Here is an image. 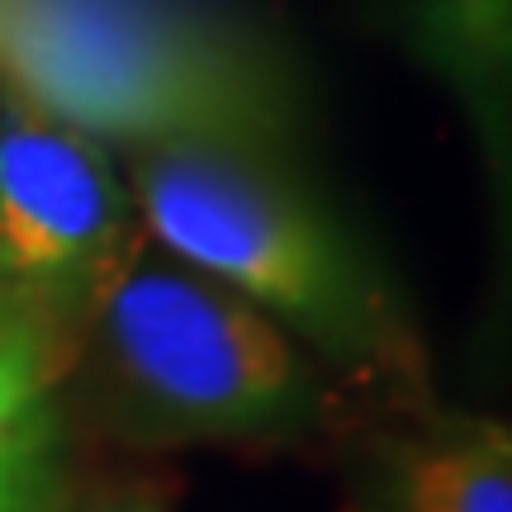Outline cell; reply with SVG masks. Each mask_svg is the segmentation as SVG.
I'll list each match as a JSON object with an SVG mask.
<instances>
[{
    "label": "cell",
    "instance_id": "obj_1",
    "mask_svg": "<svg viewBox=\"0 0 512 512\" xmlns=\"http://www.w3.org/2000/svg\"><path fill=\"white\" fill-rule=\"evenodd\" d=\"M0 81L133 152L275 157L299 124L285 67L185 0H0Z\"/></svg>",
    "mask_w": 512,
    "mask_h": 512
},
{
    "label": "cell",
    "instance_id": "obj_2",
    "mask_svg": "<svg viewBox=\"0 0 512 512\" xmlns=\"http://www.w3.org/2000/svg\"><path fill=\"white\" fill-rule=\"evenodd\" d=\"M128 195L157 252L242 294L294 342L370 370L413 366L375 266L275 157L147 147L133 152Z\"/></svg>",
    "mask_w": 512,
    "mask_h": 512
},
{
    "label": "cell",
    "instance_id": "obj_3",
    "mask_svg": "<svg viewBox=\"0 0 512 512\" xmlns=\"http://www.w3.org/2000/svg\"><path fill=\"white\" fill-rule=\"evenodd\" d=\"M147 247L81 337L114 408L147 437L176 441H252L309 427L323 394L299 342L228 285Z\"/></svg>",
    "mask_w": 512,
    "mask_h": 512
},
{
    "label": "cell",
    "instance_id": "obj_4",
    "mask_svg": "<svg viewBox=\"0 0 512 512\" xmlns=\"http://www.w3.org/2000/svg\"><path fill=\"white\" fill-rule=\"evenodd\" d=\"M143 242L110 147L0 81V309L72 361Z\"/></svg>",
    "mask_w": 512,
    "mask_h": 512
},
{
    "label": "cell",
    "instance_id": "obj_5",
    "mask_svg": "<svg viewBox=\"0 0 512 512\" xmlns=\"http://www.w3.org/2000/svg\"><path fill=\"white\" fill-rule=\"evenodd\" d=\"M389 512H512V432L503 418L446 413L389 451Z\"/></svg>",
    "mask_w": 512,
    "mask_h": 512
},
{
    "label": "cell",
    "instance_id": "obj_6",
    "mask_svg": "<svg viewBox=\"0 0 512 512\" xmlns=\"http://www.w3.org/2000/svg\"><path fill=\"white\" fill-rule=\"evenodd\" d=\"M67 361L0 309V512H34L57 446V380Z\"/></svg>",
    "mask_w": 512,
    "mask_h": 512
},
{
    "label": "cell",
    "instance_id": "obj_7",
    "mask_svg": "<svg viewBox=\"0 0 512 512\" xmlns=\"http://www.w3.org/2000/svg\"><path fill=\"white\" fill-rule=\"evenodd\" d=\"M418 38L465 100L494 110L512 62V0H418Z\"/></svg>",
    "mask_w": 512,
    "mask_h": 512
},
{
    "label": "cell",
    "instance_id": "obj_8",
    "mask_svg": "<svg viewBox=\"0 0 512 512\" xmlns=\"http://www.w3.org/2000/svg\"><path fill=\"white\" fill-rule=\"evenodd\" d=\"M81 512H166V508L152 494H114V498L91 503V508H81Z\"/></svg>",
    "mask_w": 512,
    "mask_h": 512
},
{
    "label": "cell",
    "instance_id": "obj_9",
    "mask_svg": "<svg viewBox=\"0 0 512 512\" xmlns=\"http://www.w3.org/2000/svg\"><path fill=\"white\" fill-rule=\"evenodd\" d=\"M342 512H361V508H342Z\"/></svg>",
    "mask_w": 512,
    "mask_h": 512
}]
</instances>
